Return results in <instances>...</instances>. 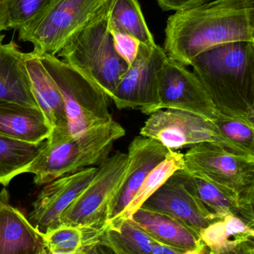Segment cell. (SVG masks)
I'll return each instance as SVG.
<instances>
[{
    "label": "cell",
    "mask_w": 254,
    "mask_h": 254,
    "mask_svg": "<svg viewBox=\"0 0 254 254\" xmlns=\"http://www.w3.org/2000/svg\"><path fill=\"white\" fill-rule=\"evenodd\" d=\"M164 51L185 66L200 54L232 42H254V0H212L169 17Z\"/></svg>",
    "instance_id": "1"
},
{
    "label": "cell",
    "mask_w": 254,
    "mask_h": 254,
    "mask_svg": "<svg viewBox=\"0 0 254 254\" xmlns=\"http://www.w3.org/2000/svg\"><path fill=\"white\" fill-rule=\"evenodd\" d=\"M191 66L221 114L254 127V42L216 46Z\"/></svg>",
    "instance_id": "2"
},
{
    "label": "cell",
    "mask_w": 254,
    "mask_h": 254,
    "mask_svg": "<svg viewBox=\"0 0 254 254\" xmlns=\"http://www.w3.org/2000/svg\"><path fill=\"white\" fill-rule=\"evenodd\" d=\"M111 0L69 37L58 56L111 98L128 66L117 55L109 28Z\"/></svg>",
    "instance_id": "3"
},
{
    "label": "cell",
    "mask_w": 254,
    "mask_h": 254,
    "mask_svg": "<svg viewBox=\"0 0 254 254\" xmlns=\"http://www.w3.org/2000/svg\"><path fill=\"white\" fill-rule=\"evenodd\" d=\"M125 134V128L113 120L54 144L46 143L27 173L34 175L36 185L42 186L83 169L98 166L110 156L115 142Z\"/></svg>",
    "instance_id": "4"
},
{
    "label": "cell",
    "mask_w": 254,
    "mask_h": 254,
    "mask_svg": "<svg viewBox=\"0 0 254 254\" xmlns=\"http://www.w3.org/2000/svg\"><path fill=\"white\" fill-rule=\"evenodd\" d=\"M185 167L192 174L231 194L254 210V156L234 153L214 143H201L183 154Z\"/></svg>",
    "instance_id": "5"
},
{
    "label": "cell",
    "mask_w": 254,
    "mask_h": 254,
    "mask_svg": "<svg viewBox=\"0 0 254 254\" xmlns=\"http://www.w3.org/2000/svg\"><path fill=\"white\" fill-rule=\"evenodd\" d=\"M37 54L62 95L70 135L113 122L108 98L101 90L56 56Z\"/></svg>",
    "instance_id": "6"
},
{
    "label": "cell",
    "mask_w": 254,
    "mask_h": 254,
    "mask_svg": "<svg viewBox=\"0 0 254 254\" xmlns=\"http://www.w3.org/2000/svg\"><path fill=\"white\" fill-rule=\"evenodd\" d=\"M107 0H49L31 21L19 29V39L33 52L56 56L69 37L89 22Z\"/></svg>",
    "instance_id": "7"
},
{
    "label": "cell",
    "mask_w": 254,
    "mask_h": 254,
    "mask_svg": "<svg viewBox=\"0 0 254 254\" xmlns=\"http://www.w3.org/2000/svg\"><path fill=\"white\" fill-rule=\"evenodd\" d=\"M127 167L128 155L121 152L101 163L89 185L61 215L60 225L77 227L86 232H104L110 203Z\"/></svg>",
    "instance_id": "8"
},
{
    "label": "cell",
    "mask_w": 254,
    "mask_h": 254,
    "mask_svg": "<svg viewBox=\"0 0 254 254\" xmlns=\"http://www.w3.org/2000/svg\"><path fill=\"white\" fill-rule=\"evenodd\" d=\"M140 134L171 151L201 143H214L234 153L251 155L228 139L213 122L180 110H161L152 113Z\"/></svg>",
    "instance_id": "9"
},
{
    "label": "cell",
    "mask_w": 254,
    "mask_h": 254,
    "mask_svg": "<svg viewBox=\"0 0 254 254\" xmlns=\"http://www.w3.org/2000/svg\"><path fill=\"white\" fill-rule=\"evenodd\" d=\"M165 51L155 44H140L137 58L128 66L110 99L116 108L139 109L150 116L159 110V78L167 58Z\"/></svg>",
    "instance_id": "10"
},
{
    "label": "cell",
    "mask_w": 254,
    "mask_h": 254,
    "mask_svg": "<svg viewBox=\"0 0 254 254\" xmlns=\"http://www.w3.org/2000/svg\"><path fill=\"white\" fill-rule=\"evenodd\" d=\"M159 95V110L186 112L213 123L224 116L216 110L195 74L169 58L160 72Z\"/></svg>",
    "instance_id": "11"
},
{
    "label": "cell",
    "mask_w": 254,
    "mask_h": 254,
    "mask_svg": "<svg viewBox=\"0 0 254 254\" xmlns=\"http://www.w3.org/2000/svg\"><path fill=\"white\" fill-rule=\"evenodd\" d=\"M96 171L97 167H87L45 185L33 202L30 223L41 233L59 226L61 215L89 185Z\"/></svg>",
    "instance_id": "12"
},
{
    "label": "cell",
    "mask_w": 254,
    "mask_h": 254,
    "mask_svg": "<svg viewBox=\"0 0 254 254\" xmlns=\"http://www.w3.org/2000/svg\"><path fill=\"white\" fill-rule=\"evenodd\" d=\"M171 151L153 139L141 135L134 137L128 146L125 176L110 203L107 225L122 215L149 173Z\"/></svg>",
    "instance_id": "13"
},
{
    "label": "cell",
    "mask_w": 254,
    "mask_h": 254,
    "mask_svg": "<svg viewBox=\"0 0 254 254\" xmlns=\"http://www.w3.org/2000/svg\"><path fill=\"white\" fill-rule=\"evenodd\" d=\"M141 207L171 216L198 234L219 221L174 174Z\"/></svg>",
    "instance_id": "14"
},
{
    "label": "cell",
    "mask_w": 254,
    "mask_h": 254,
    "mask_svg": "<svg viewBox=\"0 0 254 254\" xmlns=\"http://www.w3.org/2000/svg\"><path fill=\"white\" fill-rule=\"evenodd\" d=\"M25 64L33 96L51 127L46 144H54L71 137L65 105L59 88L51 77L38 55L31 52L25 54Z\"/></svg>",
    "instance_id": "15"
},
{
    "label": "cell",
    "mask_w": 254,
    "mask_h": 254,
    "mask_svg": "<svg viewBox=\"0 0 254 254\" xmlns=\"http://www.w3.org/2000/svg\"><path fill=\"white\" fill-rule=\"evenodd\" d=\"M43 236L25 215L8 203L5 190L0 193V254H40Z\"/></svg>",
    "instance_id": "16"
},
{
    "label": "cell",
    "mask_w": 254,
    "mask_h": 254,
    "mask_svg": "<svg viewBox=\"0 0 254 254\" xmlns=\"http://www.w3.org/2000/svg\"><path fill=\"white\" fill-rule=\"evenodd\" d=\"M4 38L0 34V101L39 109L25 68V53L13 41L3 43Z\"/></svg>",
    "instance_id": "17"
},
{
    "label": "cell",
    "mask_w": 254,
    "mask_h": 254,
    "mask_svg": "<svg viewBox=\"0 0 254 254\" xmlns=\"http://www.w3.org/2000/svg\"><path fill=\"white\" fill-rule=\"evenodd\" d=\"M131 219L155 241L183 251L207 253L199 234L171 216L140 207Z\"/></svg>",
    "instance_id": "18"
},
{
    "label": "cell",
    "mask_w": 254,
    "mask_h": 254,
    "mask_svg": "<svg viewBox=\"0 0 254 254\" xmlns=\"http://www.w3.org/2000/svg\"><path fill=\"white\" fill-rule=\"evenodd\" d=\"M51 131L39 109L0 101V135L37 144L47 140Z\"/></svg>",
    "instance_id": "19"
},
{
    "label": "cell",
    "mask_w": 254,
    "mask_h": 254,
    "mask_svg": "<svg viewBox=\"0 0 254 254\" xmlns=\"http://www.w3.org/2000/svg\"><path fill=\"white\" fill-rule=\"evenodd\" d=\"M184 186L218 219L233 215L254 227V210L247 208L231 194L183 168L174 173Z\"/></svg>",
    "instance_id": "20"
},
{
    "label": "cell",
    "mask_w": 254,
    "mask_h": 254,
    "mask_svg": "<svg viewBox=\"0 0 254 254\" xmlns=\"http://www.w3.org/2000/svg\"><path fill=\"white\" fill-rule=\"evenodd\" d=\"M199 236L207 254H221L231 252L244 242L254 240V230L240 218L230 215L209 225Z\"/></svg>",
    "instance_id": "21"
},
{
    "label": "cell",
    "mask_w": 254,
    "mask_h": 254,
    "mask_svg": "<svg viewBox=\"0 0 254 254\" xmlns=\"http://www.w3.org/2000/svg\"><path fill=\"white\" fill-rule=\"evenodd\" d=\"M99 239L119 254H152L155 242L131 218L110 222Z\"/></svg>",
    "instance_id": "22"
},
{
    "label": "cell",
    "mask_w": 254,
    "mask_h": 254,
    "mask_svg": "<svg viewBox=\"0 0 254 254\" xmlns=\"http://www.w3.org/2000/svg\"><path fill=\"white\" fill-rule=\"evenodd\" d=\"M109 28L110 31L129 34L148 47L156 44L138 0H111Z\"/></svg>",
    "instance_id": "23"
},
{
    "label": "cell",
    "mask_w": 254,
    "mask_h": 254,
    "mask_svg": "<svg viewBox=\"0 0 254 254\" xmlns=\"http://www.w3.org/2000/svg\"><path fill=\"white\" fill-rule=\"evenodd\" d=\"M0 135V185L6 187L16 176L26 173L28 167L44 147Z\"/></svg>",
    "instance_id": "24"
},
{
    "label": "cell",
    "mask_w": 254,
    "mask_h": 254,
    "mask_svg": "<svg viewBox=\"0 0 254 254\" xmlns=\"http://www.w3.org/2000/svg\"><path fill=\"white\" fill-rule=\"evenodd\" d=\"M184 167L183 154L177 151H171L167 158L149 173L128 207L117 219L131 218L149 197L152 196L176 172Z\"/></svg>",
    "instance_id": "25"
},
{
    "label": "cell",
    "mask_w": 254,
    "mask_h": 254,
    "mask_svg": "<svg viewBox=\"0 0 254 254\" xmlns=\"http://www.w3.org/2000/svg\"><path fill=\"white\" fill-rule=\"evenodd\" d=\"M102 233L86 232L77 227L60 225L42 233L45 249L52 254H76L98 241Z\"/></svg>",
    "instance_id": "26"
},
{
    "label": "cell",
    "mask_w": 254,
    "mask_h": 254,
    "mask_svg": "<svg viewBox=\"0 0 254 254\" xmlns=\"http://www.w3.org/2000/svg\"><path fill=\"white\" fill-rule=\"evenodd\" d=\"M214 124L233 143L254 156V127L225 116Z\"/></svg>",
    "instance_id": "27"
},
{
    "label": "cell",
    "mask_w": 254,
    "mask_h": 254,
    "mask_svg": "<svg viewBox=\"0 0 254 254\" xmlns=\"http://www.w3.org/2000/svg\"><path fill=\"white\" fill-rule=\"evenodd\" d=\"M49 0H7V29L19 30L31 21Z\"/></svg>",
    "instance_id": "28"
},
{
    "label": "cell",
    "mask_w": 254,
    "mask_h": 254,
    "mask_svg": "<svg viewBox=\"0 0 254 254\" xmlns=\"http://www.w3.org/2000/svg\"><path fill=\"white\" fill-rule=\"evenodd\" d=\"M113 46L117 55L130 66L137 58L140 43L132 36L125 33L110 31Z\"/></svg>",
    "instance_id": "29"
},
{
    "label": "cell",
    "mask_w": 254,
    "mask_h": 254,
    "mask_svg": "<svg viewBox=\"0 0 254 254\" xmlns=\"http://www.w3.org/2000/svg\"><path fill=\"white\" fill-rule=\"evenodd\" d=\"M162 10H177L198 4H204L212 0H156Z\"/></svg>",
    "instance_id": "30"
},
{
    "label": "cell",
    "mask_w": 254,
    "mask_h": 254,
    "mask_svg": "<svg viewBox=\"0 0 254 254\" xmlns=\"http://www.w3.org/2000/svg\"><path fill=\"white\" fill-rule=\"evenodd\" d=\"M82 254H119L110 246L98 239L91 246H87L82 251Z\"/></svg>",
    "instance_id": "31"
},
{
    "label": "cell",
    "mask_w": 254,
    "mask_h": 254,
    "mask_svg": "<svg viewBox=\"0 0 254 254\" xmlns=\"http://www.w3.org/2000/svg\"><path fill=\"white\" fill-rule=\"evenodd\" d=\"M186 251L162 244L155 240L152 246V254H183Z\"/></svg>",
    "instance_id": "32"
},
{
    "label": "cell",
    "mask_w": 254,
    "mask_h": 254,
    "mask_svg": "<svg viewBox=\"0 0 254 254\" xmlns=\"http://www.w3.org/2000/svg\"><path fill=\"white\" fill-rule=\"evenodd\" d=\"M221 254H254V240L244 242L231 252Z\"/></svg>",
    "instance_id": "33"
},
{
    "label": "cell",
    "mask_w": 254,
    "mask_h": 254,
    "mask_svg": "<svg viewBox=\"0 0 254 254\" xmlns=\"http://www.w3.org/2000/svg\"><path fill=\"white\" fill-rule=\"evenodd\" d=\"M7 0H0V34L7 30Z\"/></svg>",
    "instance_id": "34"
},
{
    "label": "cell",
    "mask_w": 254,
    "mask_h": 254,
    "mask_svg": "<svg viewBox=\"0 0 254 254\" xmlns=\"http://www.w3.org/2000/svg\"><path fill=\"white\" fill-rule=\"evenodd\" d=\"M183 254H202L197 251H186Z\"/></svg>",
    "instance_id": "35"
},
{
    "label": "cell",
    "mask_w": 254,
    "mask_h": 254,
    "mask_svg": "<svg viewBox=\"0 0 254 254\" xmlns=\"http://www.w3.org/2000/svg\"><path fill=\"white\" fill-rule=\"evenodd\" d=\"M40 254H52L50 253V252H48L47 250H46V249H45V250L43 251V252H41ZM76 254H82V252H79V253Z\"/></svg>",
    "instance_id": "36"
}]
</instances>
